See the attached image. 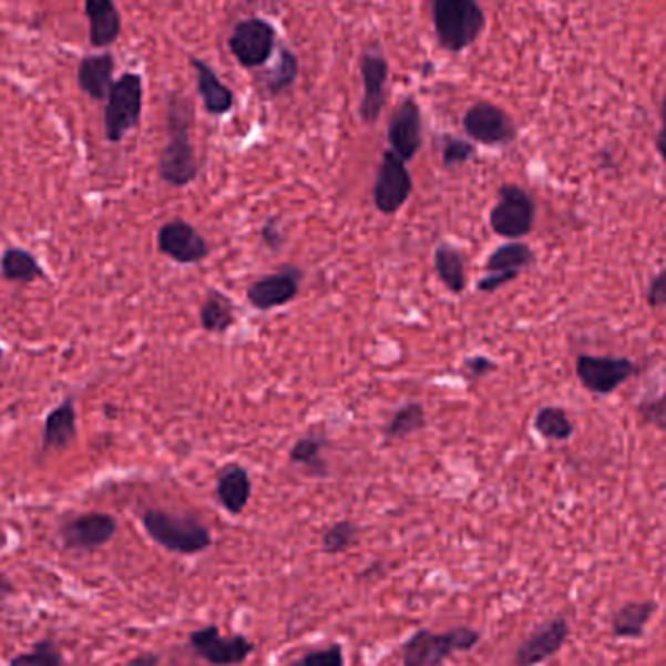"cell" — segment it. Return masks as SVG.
Listing matches in <instances>:
<instances>
[{
    "instance_id": "cell-1",
    "label": "cell",
    "mask_w": 666,
    "mask_h": 666,
    "mask_svg": "<svg viewBox=\"0 0 666 666\" xmlns=\"http://www.w3.org/2000/svg\"><path fill=\"white\" fill-rule=\"evenodd\" d=\"M195 121L189 98L180 90L166 94V131L168 143L158 156V177L172 187H187L199 176V162L192 143V125Z\"/></svg>"
},
{
    "instance_id": "cell-2",
    "label": "cell",
    "mask_w": 666,
    "mask_h": 666,
    "mask_svg": "<svg viewBox=\"0 0 666 666\" xmlns=\"http://www.w3.org/2000/svg\"><path fill=\"white\" fill-rule=\"evenodd\" d=\"M433 28L439 48L462 53L482 38L488 18L478 0H433Z\"/></svg>"
},
{
    "instance_id": "cell-3",
    "label": "cell",
    "mask_w": 666,
    "mask_h": 666,
    "mask_svg": "<svg viewBox=\"0 0 666 666\" xmlns=\"http://www.w3.org/2000/svg\"><path fill=\"white\" fill-rule=\"evenodd\" d=\"M141 522L151 540L172 554L197 555L213 546L211 530L193 516L148 509L141 516Z\"/></svg>"
},
{
    "instance_id": "cell-4",
    "label": "cell",
    "mask_w": 666,
    "mask_h": 666,
    "mask_svg": "<svg viewBox=\"0 0 666 666\" xmlns=\"http://www.w3.org/2000/svg\"><path fill=\"white\" fill-rule=\"evenodd\" d=\"M482 635L474 627L458 626L447 632L419 629L402 645L403 666H441L454 653H468Z\"/></svg>"
},
{
    "instance_id": "cell-5",
    "label": "cell",
    "mask_w": 666,
    "mask_h": 666,
    "mask_svg": "<svg viewBox=\"0 0 666 666\" xmlns=\"http://www.w3.org/2000/svg\"><path fill=\"white\" fill-rule=\"evenodd\" d=\"M145 84L139 73H123L115 79L104 107V131L107 143L117 145L129 131L137 127L143 115Z\"/></svg>"
},
{
    "instance_id": "cell-6",
    "label": "cell",
    "mask_w": 666,
    "mask_h": 666,
    "mask_svg": "<svg viewBox=\"0 0 666 666\" xmlns=\"http://www.w3.org/2000/svg\"><path fill=\"white\" fill-rule=\"evenodd\" d=\"M536 221V203L521 185L499 187L498 203L490 213L491 230L505 240H521L529 236Z\"/></svg>"
},
{
    "instance_id": "cell-7",
    "label": "cell",
    "mask_w": 666,
    "mask_h": 666,
    "mask_svg": "<svg viewBox=\"0 0 666 666\" xmlns=\"http://www.w3.org/2000/svg\"><path fill=\"white\" fill-rule=\"evenodd\" d=\"M277 45V30L264 18L249 17L234 25L228 51L242 69H259L267 64Z\"/></svg>"
},
{
    "instance_id": "cell-8",
    "label": "cell",
    "mask_w": 666,
    "mask_h": 666,
    "mask_svg": "<svg viewBox=\"0 0 666 666\" xmlns=\"http://www.w3.org/2000/svg\"><path fill=\"white\" fill-rule=\"evenodd\" d=\"M187 643L197 657L211 666H240L254 653V643L242 634L223 635L217 626L195 629Z\"/></svg>"
},
{
    "instance_id": "cell-9",
    "label": "cell",
    "mask_w": 666,
    "mask_h": 666,
    "mask_svg": "<svg viewBox=\"0 0 666 666\" xmlns=\"http://www.w3.org/2000/svg\"><path fill=\"white\" fill-rule=\"evenodd\" d=\"M462 127L474 143L485 146H505L519 135L513 117L493 102L470 105L462 117Z\"/></svg>"
},
{
    "instance_id": "cell-10",
    "label": "cell",
    "mask_w": 666,
    "mask_h": 666,
    "mask_svg": "<svg viewBox=\"0 0 666 666\" xmlns=\"http://www.w3.org/2000/svg\"><path fill=\"white\" fill-rule=\"evenodd\" d=\"M411 193H413V177L410 170L398 154L388 148L382 154L377 182L372 189L375 207L382 215H396L408 203Z\"/></svg>"
},
{
    "instance_id": "cell-11",
    "label": "cell",
    "mask_w": 666,
    "mask_h": 666,
    "mask_svg": "<svg viewBox=\"0 0 666 666\" xmlns=\"http://www.w3.org/2000/svg\"><path fill=\"white\" fill-rule=\"evenodd\" d=\"M115 532H117L115 516L92 511L63 522L59 529V539L64 550L96 552L112 542Z\"/></svg>"
},
{
    "instance_id": "cell-12",
    "label": "cell",
    "mask_w": 666,
    "mask_h": 666,
    "mask_svg": "<svg viewBox=\"0 0 666 666\" xmlns=\"http://www.w3.org/2000/svg\"><path fill=\"white\" fill-rule=\"evenodd\" d=\"M156 246L162 256L182 265L202 264L209 257V242L192 223L172 218L158 228Z\"/></svg>"
},
{
    "instance_id": "cell-13",
    "label": "cell",
    "mask_w": 666,
    "mask_h": 666,
    "mask_svg": "<svg viewBox=\"0 0 666 666\" xmlns=\"http://www.w3.org/2000/svg\"><path fill=\"white\" fill-rule=\"evenodd\" d=\"M578 382L596 396H611L635 375V365L624 357L581 355L575 362Z\"/></svg>"
},
{
    "instance_id": "cell-14",
    "label": "cell",
    "mask_w": 666,
    "mask_h": 666,
    "mask_svg": "<svg viewBox=\"0 0 666 666\" xmlns=\"http://www.w3.org/2000/svg\"><path fill=\"white\" fill-rule=\"evenodd\" d=\"M362 98L359 117L365 125H375L388 102V74L390 66L380 51H362L359 59Z\"/></svg>"
},
{
    "instance_id": "cell-15",
    "label": "cell",
    "mask_w": 666,
    "mask_h": 666,
    "mask_svg": "<svg viewBox=\"0 0 666 666\" xmlns=\"http://www.w3.org/2000/svg\"><path fill=\"white\" fill-rule=\"evenodd\" d=\"M303 281V269L297 265H281L275 274L265 275L246 290L249 305L256 310H274L297 298Z\"/></svg>"
},
{
    "instance_id": "cell-16",
    "label": "cell",
    "mask_w": 666,
    "mask_h": 666,
    "mask_svg": "<svg viewBox=\"0 0 666 666\" xmlns=\"http://www.w3.org/2000/svg\"><path fill=\"white\" fill-rule=\"evenodd\" d=\"M388 143L390 151L403 162L413 161L418 156L423 146V117L416 98H406L393 110L388 121Z\"/></svg>"
},
{
    "instance_id": "cell-17",
    "label": "cell",
    "mask_w": 666,
    "mask_h": 666,
    "mask_svg": "<svg viewBox=\"0 0 666 666\" xmlns=\"http://www.w3.org/2000/svg\"><path fill=\"white\" fill-rule=\"evenodd\" d=\"M570 637V624L565 618H554L536 627L516 647L514 666H536L557 655Z\"/></svg>"
},
{
    "instance_id": "cell-18",
    "label": "cell",
    "mask_w": 666,
    "mask_h": 666,
    "mask_svg": "<svg viewBox=\"0 0 666 666\" xmlns=\"http://www.w3.org/2000/svg\"><path fill=\"white\" fill-rule=\"evenodd\" d=\"M115 57L110 51L82 57L76 66V86L94 102H105L115 82Z\"/></svg>"
},
{
    "instance_id": "cell-19",
    "label": "cell",
    "mask_w": 666,
    "mask_h": 666,
    "mask_svg": "<svg viewBox=\"0 0 666 666\" xmlns=\"http://www.w3.org/2000/svg\"><path fill=\"white\" fill-rule=\"evenodd\" d=\"M189 66L195 74V89L202 98L203 107L209 115H226L234 107L233 90L218 79L215 69L199 57H189Z\"/></svg>"
},
{
    "instance_id": "cell-20",
    "label": "cell",
    "mask_w": 666,
    "mask_h": 666,
    "mask_svg": "<svg viewBox=\"0 0 666 666\" xmlns=\"http://www.w3.org/2000/svg\"><path fill=\"white\" fill-rule=\"evenodd\" d=\"M84 17L92 48L107 49L120 40L123 20L115 0H84Z\"/></svg>"
},
{
    "instance_id": "cell-21",
    "label": "cell",
    "mask_w": 666,
    "mask_h": 666,
    "mask_svg": "<svg viewBox=\"0 0 666 666\" xmlns=\"http://www.w3.org/2000/svg\"><path fill=\"white\" fill-rule=\"evenodd\" d=\"M76 423H79V416L74 408V398L69 396L63 402L57 403L43 421L41 452L48 454L51 450H64L71 447L79 434Z\"/></svg>"
},
{
    "instance_id": "cell-22",
    "label": "cell",
    "mask_w": 666,
    "mask_h": 666,
    "mask_svg": "<svg viewBox=\"0 0 666 666\" xmlns=\"http://www.w3.org/2000/svg\"><path fill=\"white\" fill-rule=\"evenodd\" d=\"M217 498L226 513L236 516L246 511L252 498V480L246 468L228 464L218 472Z\"/></svg>"
},
{
    "instance_id": "cell-23",
    "label": "cell",
    "mask_w": 666,
    "mask_h": 666,
    "mask_svg": "<svg viewBox=\"0 0 666 666\" xmlns=\"http://www.w3.org/2000/svg\"><path fill=\"white\" fill-rule=\"evenodd\" d=\"M0 275L4 281L30 285L45 279V269L30 249L10 246L0 254Z\"/></svg>"
},
{
    "instance_id": "cell-24",
    "label": "cell",
    "mask_w": 666,
    "mask_h": 666,
    "mask_svg": "<svg viewBox=\"0 0 666 666\" xmlns=\"http://www.w3.org/2000/svg\"><path fill=\"white\" fill-rule=\"evenodd\" d=\"M326 447H328V439L324 434H305L289 450V462L290 464L300 465L306 475L328 478L329 468L326 460H324V449Z\"/></svg>"
},
{
    "instance_id": "cell-25",
    "label": "cell",
    "mask_w": 666,
    "mask_h": 666,
    "mask_svg": "<svg viewBox=\"0 0 666 666\" xmlns=\"http://www.w3.org/2000/svg\"><path fill=\"white\" fill-rule=\"evenodd\" d=\"M199 320H202V328L207 334H217V336L226 334L228 329L236 326V308H234L233 298L226 297L225 293H221V290L211 289L203 300Z\"/></svg>"
},
{
    "instance_id": "cell-26",
    "label": "cell",
    "mask_w": 666,
    "mask_h": 666,
    "mask_svg": "<svg viewBox=\"0 0 666 666\" xmlns=\"http://www.w3.org/2000/svg\"><path fill=\"white\" fill-rule=\"evenodd\" d=\"M300 74V61L289 48L279 49L275 63L264 74V90L269 98H279L287 94Z\"/></svg>"
},
{
    "instance_id": "cell-27",
    "label": "cell",
    "mask_w": 666,
    "mask_h": 666,
    "mask_svg": "<svg viewBox=\"0 0 666 666\" xmlns=\"http://www.w3.org/2000/svg\"><path fill=\"white\" fill-rule=\"evenodd\" d=\"M434 271L439 275L442 285L452 295H462L465 290L464 256L460 249L442 242L434 249Z\"/></svg>"
},
{
    "instance_id": "cell-28",
    "label": "cell",
    "mask_w": 666,
    "mask_h": 666,
    "mask_svg": "<svg viewBox=\"0 0 666 666\" xmlns=\"http://www.w3.org/2000/svg\"><path fill=\"white\" fill-rule=\"evenodd\" d=\"M655 611H657V604L650 603V601L624 604L612 618V634L619 639L642 637Z\"/></svg>"
},
{
    "instance_id": "cell-29",
    "label": "cell",
    "mask_w": 666,
    "mask_h": 666,
    "mask_svg": "<svg viewBox=\"0 0 666 666\" xmlns=\"http://www.w3.org/2000/svg\"><path fill=\"white\" fill-rule=\"evenodd\" d=\"M534 252L529 244L524 242H506L503 246L491 252V256L485 262V271L495 274V271H506V274L521 275L522 269H526L534 264Z\"/></svg>"
},
{
    "instance_id": "cell-30",
    "label": "cell",
    "mask_w": 666,
    "mask_h": 666,
    "mask_svg": "<svg viewBox=\"0 0 666 666\" xmlns=\"http://www.w3.org/2000/svg\"><path fill=\"white\" fill-rule=\"evenodd\" d=\"M427 427L426 408L418 402L403 403L402 408L393 411L392 418L386 423L385 441H402L410 434L419 433Z\"/></svg>"
},
{
    "instance_id": "cell-31",
    "label": "cell",
    "mask_w": 666,
    "mask_h": 666,
    "mask_svg": "<svg viewBox=\"0 0 666 666\" xmlns=\"http://www.w3.org/2000/svg\"><path fill=\"white\" fill-rule=\"evenodd\" d=\"M534 429L542 439L554 442L570 441L575 433V427L571 423L567 411L555 406H546L539 410L534 418Z\"/></svg>"
},
{
    "instance_id": "cell-32",
    "label": "cell",
    "mask_w": 666,
    "mask_h": 666,
    "mask_svg": "<svg viewBox=\"0 0 666 666\" xmlns=\"http://www.w3.org/2000/svg\"><path fill=\"white\" fill-rule=\"evenodd\" d=\"M359 530L354 521H339L331 524L321 536V552L328 555L346 554L357 544Z\"/></svg>"
},
{
    "instance_id": "cell-33",
    "label": "cell",
    "mask_w": 666,
    "mask_h": 666,
    "mask_svg": "<svg viewBox=\"0 0 666 666\" xmlns=\"http://www.w3.org/2000/svg\"><path fill=\"white\" fill-rule=\"evenodd\" d=\"M9 666H64V658L53 639H41L32 649L12 658Z\"/></svg>"
},
{
    "instance_id": "cell-34",
    "label": "cell",
    "mask_w": 666,
    "mask_h": 666,
    "mask_svg": "<svg viewBox=\"0 0 666 666\" xmlns=\"http://www.w3.org/2000/svg\"><path fill=\"white\" fill-rule=\"evenodd\" d=\"M287 666H346V655L339 643H331L328 647L308 650Z\"/></svg>"
},
{
    "instance_id": "cell-35",
    "label": "cell",
    "mask_w": 666,
    "mask_h": 666,
    "mask_svg": "<svg viewBox=\"0 0 666 666\" xmlns=\"http://www.w3.org/2000/svg\"><path fill=\"white\" fill-rule=\"evenodd\" d=\"M475 156L474 143L464 141V139L444 137V145H442V166L444 168H454V166H462L468 161H472Z\"/></svg>"
},
{
    "instance_id": "cell-36",
    "label": "cell",
    "mask_w": 666,
    "mask_h": 666,
    "mask_svg": "<svg viewBox=\"0 0 666 666\" xmlns=\"http://www.w3.org/2000/svg\"><path fill=\"white\" fill-rule=\"evenodd\" d=\"M637 413L650 426L657 427L660 431H666V392L657 400L639 403Z\"/></svg>"
},
{
    "instance_id": "cell-37",
    "label": "cell",
    "mask_w": 666,
    "mask_h": 666,
    "mask_svg": "<svg viewBox=\"0 0 666 666\" xmlns=\"http://www.w3.org/2000/svg\"><path fill=\"white\" fill-rule=\"evenodd\" d=\"M259 234H262V242H264L265 246L274 249V252H279L285 246V242H287L285 233H283L281 221L277 217L267 218Z\"/></svg>"
},
{
    "instance_id": "cell-38",
    "label": "cell",
    "mask_w": 666,
    "mask_h": 666,
    "mask_svg": "<svg viewBox=\"0 0 666 666\" xmlns=\"http://www.w3.org/2000/svg\"><path fill=\"white\" fill-rule=\"evenodd\" d=\"M465 377L470 380H480V378L488 377L491 372L498 370V362L491 361L490 357H483V355H475L465 359L464 367Z\"/></svg>"
},
{
    "instance_id": "cell-39",
    "label": "cell",
    "mask_w": 666,
    "mask_h": 666,
    "mask_svg": "<svg viewBox=\"0 0 666 666\" xmlns=\"http://www.w3.org/2000/svg\"><path fill=\"white\" fill-rule=\"evenodd\" d=\"M647 305L650 308L666 306V267L650 279L649 289H647Z\"/></svg>"
},
{
    "instance_id": "cell-40",
    "label": "cell",
    "mask_w": 666,
    "mask_h": 666,
    "mask_svg": "<svg viewBox=\"0 0 666 666\" xmlns=\"http://www.w3.org/2000/svg\"><path fill=\"white\" fill-rule=\"evenodd\" d=\"M519 277V274H506V271H495V274H488L483 279L478 283V290L480 293H495V290L503 289L505 285L514 281Z\"/></svg>"
},
{
    "instance_id": "cell-41",
    "label": "cell",
    "mask_w": 666,
    "mask_h": 666,
    "mask_svg": "<svg viewBox=\"0 0 666 666\" xmlns=\"http://www.w3.org/2000/svg\"><path fill=\"white\" fill-rule=\"evenodd\" d=\"M161 665V655L158 653H143L139 657L131 658L127 665L123 666H158Z\"/></svg>"
},
{
    "instance_id": "cell-42",
    "label": "cell",
    "mask_w": 666,
    "mask_h": 666,
    "mask_svg": "<svg viewBox=\"0 0 666 666\" xmlns=\"http://www.w3.org/2000/svg\"><path fill=\"white\" fill-rule=\"evenodd\" d=\"M12 594H14V585L10 583L4 573H0V606L7 603Z\"/></svg>"
},
{
    "instance_id": "cell-43",
    "label": "cell",
    "mask_w": 666,
    "mask_h": 666,
    "mask_svg": "<svg viewBox=\"0 0 666 666\" xmlns=\"http://www.w3.org/2000/svg\"><path fill=\"white\" fill-rule=\"evenodd\" d=\"M655 148H657L658 156L663 158L666 166V123H663L658 129L657 137H655Z\"/></svg>"
},
{
    "instance_id": "cell-44",
    "label": "cell",
    "mask_w": 666,
    "mask_h": 666,
    "mask_svg": "<svg viewBox=\"0 0 666 666\" xmlns=\"http://www.w3.org/2000/svg\"><path fill=\"white\" fill-rule=\"evenodd\" d=\"M660 121L666 123V90L665 94H663V100H660Z\"/></svg>"
},
{
    "instance_id": "cell-45",
    "label": "cell",
    "mask_w": 666,
    "mask_h": 666,
    "mask_svg": "<svg viewBox=\"0 0 666 666\" xmlns=\"http://www.w3.org/2000/svg\"><path fill=\"white\" fill-rule=\"evenodd\" d=\"M244 2H246V4H249V7H259V4H265L267 0H244Z\"/></svg>"
},
{
    "instance_id": "cell-46",
    "label": "cell",
    "mask_w": 666,
    "mask_h": 666,
    "mask_svg": "<svg viewBox=\"0 0 666 666\" xmlns=\"http://www.w3.org/2000/svg\"><path fill=\"white\" fill-rule=\"evenodd\" d=\"M2 357H4V349L0 346V362H2Z\"/></svg>"
}]
</instances>
